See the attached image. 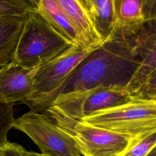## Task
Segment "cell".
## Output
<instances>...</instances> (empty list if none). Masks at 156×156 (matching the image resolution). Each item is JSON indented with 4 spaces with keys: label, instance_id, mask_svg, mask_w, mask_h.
Returning <instances> with one entry per match:
<instances>
[{
    "label": "cell",
    "instance_id": "cell-9",
    "mask_svg": "<svg viewBox=\"0 0 156 156\" xmlns=\"http://www.w3.org/2000/svg\"><path fill=\"white\" fill-rule=\"evenodd\" d=\"M135 42L142 60L126 88L133 94L156 71V27L144 26L135 35Z\"/></svg>",
    "mask_w": 156,
    "mask_h": 156
},
{
    "label": "cell",
    "instance_id": "cell-10",
    "mask_svg": "<svg viewBox=\"0 0 156 156\" xmlns=\"http://www.w3.org/2000/svg\"><path fill=\"white\" fill-rule=\"evenodd\" d=\"M85 46L99 44L104 41L81 0H55Z\"/></svg>",
    "mask_w": 156,
    "mask_h": 156
},
{
    "label": "cell",
    "instance_id": "cell-16",
    "mask_svg": "<svg viewBox=\"0 0 156 156\" xmlns=\"http://www.w3.org/2000/svg\"><path fill=\"white\" fill-rule=\"evenodd\" d=\"M13 103L0 102V146L6 143L8 131L13 128L15 120L13 116Z\"/></svg>",
    "mask_w": 156,
    "mask_h": 156
},
{
    "label": "cell",
    "instance_id": "cell-22",
    "mask_svg": "<svg viewBox=\"0 0 156 156\" xmlns=\"http://www.w3.org/2000/svg\"><path fill=\"white\" fill-rule=\"evenodd\" d=\"M146 156H156V144L151 150V151L148 153V154Z\"/></svg>",
    "mask_w": 156,
    "mask_h": 156
},
{
    "label": "cell",
    "instance_id": "cell-23",
    "mask_svg": "<svg viewBox=\"0 0 156 156\" xmlns=\"http://www.w3.org/2000/svg\"><path fill=\"white\" fill-rule=\"evenodd\" d=\"M113 156H122V155H113Z\"/></svg>",
    "mask_w": 156,
    "mask_h": 156
},
{
    "label": "cell",
    "instance_id": "cell-15",
    "mask_svg": "<svg viewBox=\"0 0 156 156\" xmlns=\"http://www.w3.org/2000/svg\"><path fill=\"white\" fill-rule=\"evenodd\" d=\"M38 0H0V16H26L38 9Z\"/></svg>",
    "mask_w": 156,
    "mask_h": 156
},
{
    "label": "cell",
    "instance_id": "cell-18",
    "mask_svg": "<svg viewBox=\"0 0 156 156\" xmlns=\"http://www.w3.org/2000/svg\"><path fill=\"white\" fill-rule=\"evenodd\" d=\"M136 99H156V71L133 93Z\"/></svg>",
    "mask_w": 156,
    "mask_h": 156
},
{
    "label": "cell",
    "instance_id": "cell-7",
    "mask_svg": "<svg viewBox=\"0 0 156 156\" xmlns=\"http://www.w3.org/2000/svg\"><path fill=\"white\" fill-rule=\"evenodd\" d=\"M13 128L26 133L48 156H82L74 138L43 113L29 112L15 119Z\"/></svg>",
    "mask_w": 156,
    "mask_h": 156
},
{
    "label": "cell",
    "instance_id": "cell-8",
    "mask_svg": "<svg viewBox=\"0 0 156 156\" xmlns=\"http://www.w3.org/2000/svg\"><path fill=\"white\" fill-rule=\"evenodd\" d=\"M37 68H25L15 61L0 68V102L13 103L28 98L32 93Z\"/></svg>",
    "mask_w": 156,
    "mask_h": 156
},
{
    "label": "cell",
    "instance_id": "cell-5",
    "mask_svg": "<svg viewBox=\"0 0 156 156\" xmlns=\"http://www.w3.org/2000/svg\"><path fill=\"white\" fill-rule=\"evenodd\" d=\"M43 113L74 138L82 156L122 155L136 143L126 135L71 119L51 107Z\"/></svg>",
    "mask_w": 156,
    "mask_h": 156
},
{
    "label": "cell",
    "instance_id": "cell-6",
    "mask_svg": "<svg viewBox=\"0 0 156 156\" xmlns=\"http://www.w3.org/2000/svg\"><path fill=\"white\" fill-rule=\"evenodd\" d=\"M134 99L136 98L132 93L126 88L99 87L59 95L49 107L79 121L101 110L127 103Z\"/></svg>",
    "mask_w": 156,
    "mask_h": 156
},
{
    "label": "cell",
    "instance_id": "cell-3",
    "mask_svg": "<svg viewBox=\"0 0 156 156\" xmlns=\"http://www.w3.org/2000/svg\"><path fill=\"white\" fill-rule=\"evenodd\" d=\"M100 44L87 46L73 45L58 56L37 68L32 93L21 103L27 105L30 112L45 111L56 99L69 75Z\"/></svg>",
    "mask_w": 156,
    "mask_h": 156
},
{
    "label": "cell",
    "instance_id": "cell-20",
    "mask_svg": "<svg viewBox=\"0 0 156 156\" xmlns=\"http://www.w3.org/2000/svg\"><path fill=\"white\" fill-rule=\"evenodd\" d=\"M24 150L21 145L7 141L0 146V156H24Z\"/></svg>",
    "mask_w": 156,
    "mask_h": 156
},
{
    "label": "cell",
    "instance_id": "cell-19",
    "mask_svg": "<svg viewBox=\"0 0 156 156\" xmlns=\"http://www.w3.org/2000/svg\"><path fill=\"white\" fill-rule=\"evenodd\" d=\"M146 27H156V0H143Z\"/></svg>",
    "mask_w": 156,
    "mask_h": 156
},
{
    "label": "cell",
    "instance_id": "cell-14",
    "mask_svg": "<svg viewBox=\"0 0 156 156\" xmlns=\"http://www.w3.org/2000/svg\"><path fill=\"white\" fill-rule=\"evenodd\" d=\"M102 39L105 40L115 30L113 0H81Z\"/></svg>",
    "mask_w": 156,
    "mask_h": 156
},
{
    "label": "cell",
    "instance_id": "cell-4",
    "mask_svg": "<svg viewBox=\"0 0 156 156\" xmlns=\"http://www.w3.org/2000/svg\"><path fill=\"white\" fill-rule=\"evenodd\" d=\"M79 121L126 135L138 142L156 132V99H134Z\"/></svg>",
    "mask_w": 156,
    "mask_h": 156
},
{
    "label": "cell",
    "instance_id": "cell-1",
    "mask_svg": "<svg viewBox=\"0 0 156 156\" xmlns=\"http://www.w3.org/2000/svg\"><path fill=\"white\" fill-rule=\"evenodd\" d=\"M135 35L115 30L69 75L57 98L99 87L126 88L142 60L136 48Z\"/></svg>",
    "mask_w": 156,
    "mask_h": 156
},
{
    "label": "cell",
    "instance_id": "cell-11",
    "mask_svg": "<svg viewBox=\"0 0 156 156\" xmlns=\"http://www.w3.org/2000/svg\"><path fill=\"white\" fill-rule=\"evenodd\" d=\"M115 30L128 35H136L145 26L143 0H113Z\"/></svg>",
    "mask_w": 156,
    "mask_h": 156
},
{
    "label": "cell",
    "instance_id": "cell-17",
    "mask_svg": "<svg viewBox=\"0 0 156 156\" xmlns=\"http://www.w3.org/2000/svg\"><path fill=\"white\" fill-rule=\"evenodd\" d=\"M156 144V132L135 143L122 156H146Z\"/></svg>",
    "mask_w": 156,
    "mask_h": 156
},
{
    "label": "cell",
    "instance_id": "cell-12",
    "mask_svg": "<svg viewBox=\"0 0 156 156\" xmlns=\"http://www.w3.org/2000/svg\"><path fill=\"white\" fill-rule=\"evenodd\" d=\"M25 16H0V67L14 60Z\"/></svg>",
    "mask_w": 156,
    "mask_h": 156
},
{
    "label": "cell",
    "instance_id": "cell-2",
    "mask_svg": "<svg viewBox=\"0 0 156 156\" xmlns=\"http://www.w3.org/2000/svg\"><path fill=\"white\" fill-rule=\"evenodd\" d=\"M74 45L60 35L36 10L25 16L14 61L29 69L37 68Z\"/></svg>",
    "mask_w": 156,
    "mask_h": 156
},
{
    "label": "cell",
    "instance_id": "cell-21",
    "mask_svg": "<svg viewBox=\"0 0 156 156\" xmlns=\"http://www.w3.org/2000/svg\"><path fill=\"white\" fill-rule=\"evenodd\" d=\"M24 156H48V155L43 154L41 153L39 154V153L33 152V151H26V149L24 150Z\"/></svg>",
    "mask_w": 156,
    "mask_h": 156
},
{
    "label": "cell",
    "instance_id": "cell-13",
    "mask_svg": "<svg viewBox=\"0 0 156 156\" xmlns=\"http://www.w3.org/2000/svg\"><path fill=\"white\" fill-rule=\"evenodd\" d=\"M38 10L48 22L72 44L87 46L55 0H38Z\"/></svg>",
    "mask_w": 156,
    "mask_h": 156
}]
</instances>
